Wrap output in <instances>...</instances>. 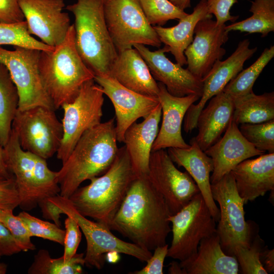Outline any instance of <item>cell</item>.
I'll list each match as a JSON object with an SVG mask.
<instances>
[{
    "label": "cell",
    "instance_id": "obj_1",
    "mask_svg": "<svg viewBox=\"0 0 274 274\" xmlns=\"http://www.w3.org/2000/svg\"><path fill=\"white\" fill-rule=\"evenodd\" d=\"M171 213L147 177H136L108 227L149 251L165 245Z\"/></svg>",
    "mask_w": 274,
    "mask_h": 274
},
{
    "label": "cell",
    "instance_id": "obj_2",
    "mask_svg": "<svg viewBox=\"0 0 274 274\" xmlns=\"http://www.w3.org/2000/svg\"><path fill=\"white\" fill-rule=\"evenodd\" d=\"M117 142L114 117L87 130L57 172L59 195L68 198L84 181L105 173L118 154Z\"/></svg>",
    "mask_w": 274,
    "mask_h": 274
},
{
    "label": "cell",
    "instance_id": "obj_3",
    "mask_svg": "<svg viewBox=\"0 0 274 274\" xmlns=\"http://www.w3.org/2000/svg\"><path fill=\"white\" fill-rule=\"evenodd\" d=\"M136 178L129 156L124 146L109 169L79 187L68 198L77 211L107 227Z\"/></svg>",
    "mask_w": 274,
    "mask_h": 274
},
{
    "label": "cell",
    "instance_id": "obj_4",
    "mask_svg": "<svg viewBox=\"0 0 274 274\" xmlns=\"http://www.w3.org/2000/svg\"><path fill=\"white\" fill-rule=\"evenodd\" d=\"M39 68L55 110L74 100L82 85L95 77L77 50L73 24L62 43L41 51Z\"/></svg>",
    "mask_w": 274,
    "mask_h": 274
},
{
    "label": "cell",
    "instance_id": "obj_5",
    "mask_svg": "<svg viewBox=\"0 0 274 274\" xmlns=\"http://www.w3.org/2000/svg\"><path fill=\"white\" fill-rule=\"evenodd\" d=\"M105 0H77L66 6L74 16L77 50L95 76H110L118 52L109 32Z\"/></svg>",
    "mask_w": 274,
    "mask_h": 274
},
{
    "label": "cell",
    "instance_id": "obj_6",
    "mask_svg": "<svg viewBox=\"0 0 274 274\" xmlns=\"http://www.w3.org/2000/svg\"><path fill=\"white\" fill-rule=\"evenodd\" d=\"M4 148L19 193V206L23 211L31 210L41 200L59 194L57 172L49 168L46 159L24 150L12 128Z\"/></svg>",
    "mask_w": 274,
    "mask_h": 274
},
{
    "label": "cell",
    "instance_id": "obj_7",
    "mask_svg": "<svg viewBox=\"0 0 274 274\" xmlns=\"http://www.w3.org/2000/svg\"><path fill=\"white\" fill-rule=\"evenodd\" d=\"M211 189L214 201L219 205L217 233L223 252L234 256L241 248H249L258 233L256 224L245 220L244 202L237 192L235 181L230 173L215 183Z\"/></svg>",
    "mask_w": 274,
    "mask_h": 274
},
{
    "label": "cell",
    "instance_id": "obj_8",
    "mask_svg": "<svg viewBox=\"0 0 274 274\" xmlns=\"http://www.w3.org/2000/svg\"><path fill=\"white\" fill-rule=\"evenodd\" d=\"M49 199L61 209L64 214L73 218L78 223L86 240L84 260L87 266L97 269L102 268L105 261V256L109 253L127 255L141 262H146L152 256L150 251L120 239L106 225L92 221L80 214L68 198L58 194Z\"/></svg>",
    "mask_w": 274,
    "mask_h": 274
},
{
    "label": "cell",
    "instance_id": "obj_9",
    "mask_svg": "<svg viewBox=\"0 0 274 274\" xmlns=\"http://www.w3.org/2000/svg\"><path fill=\"white\" fill-rule=\"evenodd\" d=\"M168 220L173 238L167 257L180 261L195 254L202 239L217 232L216 221L200 193Z\"/></svg>",
    "mask_w": 274,
    "mask_h": 274
},
{
    "label": "cell",
    "instance_id": "obj_10",
    "mask_svg": "<svg viewBox=\"0 0 274 274\" xmlns=\"http://www.w3.org/2000/svg\"><path fill=\"white\" fill-rule=\"evenodd\" d=\"M104 95L101 87L92 79L82 85L74 100L61 107L63 135L56 154L62 163L82 135L101 123Z\"/></svg>",
    "mask_w": 274,
    "mask_h": 274
},
{
    "label": "cell",
    "instance_id": "obj_11",
    "mask_svg": "<svg viewBox=\"0 0 274 274\" xmlns=\"http://www.w3.org/2000/svg\"><path fill=\"white\" fill-rule=\"evenodd\" d=\"M104 11L108 29L118 53L136 44L161 46L139 0H105Z\"/></svg>",
    "mask_w": 274,
    "mask_h": 274
},
{
    "label": "cell",
    "instance_id": "obj_12",
    "mask_svg": "<svg viewBox=\"0 0 274 274\" xmlns=\"http://www.w3.org/2000/svg\"><path fill=\"white\" fill-rule=\"evenodd\" d=\"M55 110L43 106L18 111L12 123L21 147L46 160L56 153L63 135Z\"/></svg>",
    "mask_w": 274,
    "mask_h": 274
},
{
    "label": "cell",
    "instance_id": "obj_13",
    "mask_svg": "<svg viewBox=\"0 0 274 274\" xmlns=\"http://www.w3.org/2000/svg\"><path fill=\"white\" fill-rule=\"evenodd\" d=\"M40 52L21 47H14L13 50H9L0 46V62L7 68L18 91L19 111L38 106L55 110L41 77Z\"/></svg>",
    "mask_w": 274,
    "mask_h": 274
},
{
    "label": "cell",
    "instance_id": "obj_14",
    "mask_svg": "<svg viewBox=\"0 0 274 274\" xmlns=\"http://www.w3.org/2000/svg\"><path fill=\"white\" fill-rule=\"evenodd\" d=\"M147 178L164 198L172 215L181 210L199 190L191 177L175 165L165 149L151 153Z\"/></svg>",
    "mask_w": 274,
    "mask_h": 274
},
{
    "label": "cell",
    "instance_id": "obj_15",
    "mask_svg": "<svg viewBox=\"0 0 274 274\" xmlns=\"http://www.w3.org/2000/svg\"><path fill=\"white\" fill-rule=\"evenodd\" d=\"M250 41H240L235 51L226 59L217 60L209 72L202 79L203 90L198 104H192L184 118L183 129L186 132L196 128V121L200 111L212 97L217 95L243 70L245 62L257 51V48H250Z\"/></svg>",
    "mask_w": 274,
    "mask_h": 274
},
{
    "label": "cell",
    "instance_id": "obj_16",
    "mask_svg": "<svg viewBox=\"0 0 274 274\" xmlns=\"http://www.w3.org/2000/svg\"><path fill=\"white\" fill-rule=\"evenodd\" d=\"M30 35L54 47L64 40L71 26L64 0H18Z\"/></svg>",
    "mask_w": 274,
    "mask_h": 274
},
{
    "label": "cell",
    "instance_id": "obj_17",
    "mask_svg": "<svg viewBox=\"0 0 274 274\" xmlns=\"http://www.w3.org/2000/svg\"><path fill=\"white\" fill-rule=\"evenodd\" d=\"M94 81L111 101L115 112V131L118 142L123 143L127 128L140 118H145L159 104L157 97L133 91L110 76H95Z\"/></svg>",
    "mask_w": 274,
    "mask_h": 274
},
{
    "label": "cell",
    "instance_id": "obj_18",
    "mask_svg": "<svg viewBox=\"0 0 274 274\" xmlns=\"http://www.w3.org/2000/svg\"><path fill=\"white\" fill-rule=\"evenodd\" d=\"M225 26V24L217 25L216 21L210 18L196 24L195 37L184 51L187 68L196 77L202 80L214 64L225 54L226 50L222 47L229 38Z\"/></svg>",
    "mask_w": 274,
    "mask_h": 274
},
{
    "label": "cell",
    "instance_id": "obj_19",
    "mask_svg": "<svg viewBox=\"0 0 274 274\" xmlns=\"http://www.w3.org/2000/svg\"><path fill=\"white\" fill-rule=\"evenodd\" d=\"M147 64L153 78L162 83L172 95L182 97L194 94L201 97L203 90L202 80L193 75L187 68L171 61L165 55L167 48L152 51L145 45L133 46Z\"/></svg>",
    "mask_w": 274,
    "mask_h": 274
},
{
    "label": "cell",
    "instance_id": "obj_20",
    "mask_svg": "<svg viewBox=\"0 0 274 274\" xmlns=\"http://www.w3.org/2000/svg\"><path fill=\"white\" fill-rule=\"evenodd\" d=\"M157 98L161 107L162 123L152 151L169 148H187L182 135V125L189 107L199 99L196 95L178 97L170 94L165 86L158 82Z\"/></svg>",
    "mask_w": 274,
    "mask_h": 274
},
{
    "label": "cell",
    "instance_id": "obj_21",
    "mask_svg": "<svg viewBox=\"0 0 274 274\" xmlns=\"http://www.w3.org/2000/svg\"><path fill=\"white\" fill-rule=\"evenodd\" d=\"M204 152L213 162L214 169L210 177L211 184L216 183L230 173L243 161L265 153L256 148L245 139L233 120L223 136Z\"/></svg>",
    "mask_w": 274,
    "mask_h": 274
},
{
    "label": "cell",
    "instance_id": "obj_22",
    "mask_svg": "<svg viewBox=\"0 0 274 274\" xmlns=\"http://www.w3.org/2000/svg\"><path fill=\"white\" fill-rule=\"evenodd\" d=\"M244 203L274 190V153L246 159L231 172Z\"/></svg>",
    "mask_w": 274,
    "mask_h": 274
},
{
    "label": "cell",
    "instance_id": "obj_23",
    "mask_svg": "<svg viewBox=\"0 0 274 274\" xmlns=\"http://www.w3.org/2000/svg\"><path fill=\"white\" fill-rule=\"evenodd\" d=\"M161 113V107L159 103L142 122L133 123L125 132L123 143L136 177L147 176L150 157L159 131Z\"/></svg>",
    "mask_w": 274,
    "mask_h": 274
},
{
    "label": "cell",
    "instance_id": "obj_24",
    "mask_svg": "<svg viewBox=\"0 0 274 274\" xmlns=\"http://www.w3.org/2000/svg\"><path fill=\"white\" fill-rule=\"evenodd\" d=\"M187 148H169L167 153L174 163L183 167L197 185L200 193L216 222L219 209L214 201L211 189V173L214 169L211 158L192 139Z\"/></svg>",
    "mask_w": 274,
    "mask_h": 274
},
{
    "label": "cell",
    "instance_id": "obj_25",
    "mask_svg": "<svg viewBox=\"0 0 274 274\" xmlns=\"http://www.w3.org/2000/svg\"><path fill=\"white\" fill-rule=\"evenodd\" d=\"M110 76L133 91L157 97L158 83L151 75L147 64L134 48L118 53Z\"/></svg>",
    "mask_w": 274,
    "mask_h": 274
},
{
    "label": "cell",
    "instance_id": "obj_26",
    "mask_svg": "<svg viewBox=\"0 0 274 274\" xmlns=\"http://www.w3.org/2000/svg\"><path fill=\"white\" fill-rule=\"evenodd\" d=\"M233 98L221 91L210 99L200 111L196 121L198 133L192 139L203 151L217 142L232 120Z\"/></svg>",
    "mask_w": 274,
    "mask_h": 274
},
{
    "label": "cell",
    "instance_id": "obj_27",
    "mask_svg": "<svg viewBox=\"0 0 274 274\" xmlns=\"http://www.w3.org/2000/svg\"><path fill=\"white\" fill-rule=\"evenodd\" d=\"M186 274H237L236 258L225 254L217 232L202 239L197 252L179 263Z\"/></svg>",
    "mask_w": 274,
    "mask_h": 274
},
{
    "label": "cell",
    "instance_id": "obj_28",
    "mask_svg": "<svg viewBox=\"0 0 274 274\" xmlns=\"http://www.w3.org/2000/svg\"><path fill=\"white\" fill-rule=\"evenodd\" d=\"M212 17L213 15L209 12L206 0H200L192 13L179 20L177 25L170 27L155 25L153 28L160 42L174 56L177 63L183 66L187 64L184 51L193 40L196 24L201 20Z\"/></svg>",
    "mask_w": 274,
    "mask_h": 274
},
{
    "label": "cell",
    "instance_id": "obj_29",
    "mask_svg": "<svg viewBox=\"0 0 274 274\" xmlns=\"http://www.w3.org/2000/svg\"><path fill=\"white\" fill-rule=\"evenodd\" d=\"M233 121L238 126L243 123H259L274 119V92L256 95L252 91L233 98Z\"/></svg>",
    "mask_w": 274,
    "mask_h": 274
},
{
    "label": "cell",
    "instance_id": "obj_30",
    "mask_svg": "<svg viewBox=\"0 0 274 274\" xmlns=\"http://www.w3.org/2000/svg\"><path fill=\"white\" fill-rule=\"evenodd\" d=\"M19 102L16 87L7 68L0 62V145L3 147L10 138Z\"/></svg>",
    "mask_w": 274,
    "mask_h": 274
},
{
    "label": "cell",
    "instance_id": "obj_31",
    "mask_svg": "<svg viewBox=\"0 0 274 274\" xmlns=\"http://www.w3.org/2000/svg\"><path fill=\"white\" fill-rule=\"evenodd\" d=\"M249 11L252 13L251 17L226 25V30L259 33L263 38L274 31V0H254Z\"/></svg>",
    "mask_w": 274,
    "mask_h": 274
},
{
    "label": "cell",
    "instance_id": "obj_32",
    "mask_svg": "<svg viewBox=\"0 0 274 274\" xmlns=\"http://www.w3.org/2000/svg\"><path fill=\"white\" fill-rule=\"evenodd\" d=\"M84 254L76 253L69 261L65 262L62 256L52 258L49 251L40 249L34 255L33 260L29 267V274H81L82 266L85 265Z\"/></svg>",
    "mask_w": 274,
    "mask_h": 274
},
{
    "label": "cell",
    "instance_id": "obj_33",
    "mask_svg": "<svg viewBox=\"0 0 274 274\" xmlns=\"http://www.w3.org/2000/svg\"><path fill=\"white\" fill-rule=\"evenodd\" d=\"M273 57L274 46L265 48L257 59L230 80L222 91L232 98L239 97L253 91V87L257 79Z\"/></svg>",
    "mask_w": 274,
    "mask_h": 274
},
{
    "label": "cell",
    "instance_id": "obj_34",
    "mask_svg": "<svg viewBox=\"0 0 274 274\" xmlns=\"http://www.w3.org/2000/svg\"><path fill=\"white\" fill-rule=\"evenodd\" d=\"M4 45L41 51L50 50L54 48L32 37L28 31L25 20L15 23H0V46Z\"/></svg>",
    "mask_w": 274,
    "mask_h": 274
},
{
    "label": "cell",
    "instance_id": "obj_35",
    "mask_svg": "<svg viewBox=\"0 0 274 274\" xmlns=\"http://www.w3.org/2000/svg\"><path fill=\"white\" fill-rule=\"evenodd\" d=\"M150 24L162 26L170 20H180L188 14L169 0H139Z\"/></svg>",
    "mask_w": 274,
    "mask_h": 274
},
{
    "label": "cell",
    "instance_id": "obj_36",
    "mask_svg": "<svg viewBox=\"0 0 274 274\" xmlns=\"http://www.w3.org/2000/svg\"><path fill=\"white\" fill-rule=\"evenodd\" d=\"M238 129L245 139L257 149L274 153V119L259 123H243Z\"/></svg>",
    "mask_w": 274,
    "mask_h": 274
},
{
    "label": "cell",
    "instance_id": "obj_37",
    "mask_svg": "<svg viewBox=\"0 0 274 274\" xmlns=\"http://www.w3.org/2000/svg\"><path fill=\"white\" fill-rule=\"evenodd\" d=\"M264 246V241L257 233L249 248H241L235 251L234 256L238 262L239 272L244 274H267L260 261Z\"/></svg>",
    "mask_w": 274,
    "mask_h": 274
},
{
    "label": "cell",
    "instance_id": "obj_38",
    "mask_svg": "<svg viewBox=\"0 0 274 274\" xmlns=\"http://www.w3.org/2000/svg\"><path fill=\"white\" fill-rule=\"evenodd\" d=\"M22 221L30 236L41 237L61 245H63L65 230L55 223L42 220L32 216L25 211L17 215Z\"/></svg>",
    "mask_w": 274,
    "mask_h": 274
},
{
    "label": "cell",
    "instance_id": "obj_39",
    "mask_svg": "<svg viewBox=\"0 0 274 274\" xmlns=\"http://www.w3.org/2000/svg\"><path fill=\"white\" fill-rule=\"evenodd\" d=\"M11 210H0V222L8 229L21 251L27 252L36 249L31 241L30 234L18 216Z\"/></svg>",
    "mask_w": 274,
    "mask_h": 274
},
{
    "label": "cell",
    "instance_id": "obj_40",
    "mask_svg": "<svg viewBox=\"0 0 274 274\" xmlns=\"http://www.w3.org/2000/svg\"><path fill=\"white\" fill-rule=\"evenodd\" d=\"M64 225V253L62 256L64 261L67 262L77 253L81 241L82 233L77 221L70 216H67L65 219Z\"/></svg>",
    "mask_w": 274,
    "mask_h": 274
},
{
    "label": "cell",
    "instance_id": "obj_41",
    "mask_svg": "<svg viewBox=\"0 0 274 274\" xmlns=\"http://www.w3.org/2000/svg\"><path fill=\"white\" fill-rule=\"evenodd\" d=\"M20 198L14 177L0 181V210H14L19 206Z\"/></svg>",
    "mask_w": 274,
    "mask_h": 274
},
{
    "label": "cell",
    "instance_id": "obj_42",
    "mask_svg": "<svg viewBox=\"0 0 274 274\" xmlns=\"http://www.w3.org/2000/svg\"><path fill=\"white\" fill-rule=\"evenodd\" d=\"M209 13L214 15L217 25H222L227 21L235 22L238 16H232L230 10L237 0H206Z\"/></svg>",
    "mask_w": 274,
    "mask_h": 274
},
{
    "label": "cell",
    "instance_id": "obj_43",
    "mask_svg": "<svg viewBox=\"0 0 274 274\" xmlns=\"http://www.w3.org/2000/svg\"><path fill=\"white\" fill-rule=\"evenodd\" d=\"M168 245L157 247L154 253L146 261L147 264L142 269L129 273L132 274H163V264L167 257Z\"/></svg>",
    "mask_w": 274,
    "mask_h": 274
},
{
    "label": "cell",
    "instance_id": "obj_44",
    "mask_svg": "<svg viewBox=\"0 0 274 274\" xmlns=\"http://www.w3.org/2000/svg\"><path fill=\"white\" fill-rule=\"evenodd\" d=\"M24 20L18 0H0V23H15Z\"/></svg>",
    "mask_w": 274,
    "mask_h": 274
},
{
    "label": "cell",
    "instance_id": "obj_45",
    "mask_svg": "<svg viewBox=\"0 0 274 274\" xmlns=\"http://www.w3.org/2000/svg\"><path fill=\"white\" fill-rule=\"evenodd\" d=\"M21 252L14 238L0 222V256H10Z\"/></svg>",
    "mask_w": 274,
    "mask_h": 274
},
{
    "label": "cell",
    "instance_id": "obj_46",
    "mask_svg": "<svg viewBox=\"0 0 274 274\" xmlns=\"http://www.w3.org/2000/svg\"><path fill=\"white\" fill-rule=\"evenodd\" d=\"M38 205L41 208L44 218L52 220L56 225L61 226L60 215L62 214H64L61 209L51 201L49 198L41 200Z\"/></svg>",
    "mask_w": 274,
    "mask_h": 274
},
{
    "label": "cell",
    "instance_id": "obj_47",
    "mask_svg": "<svg viewBox=\"0 0 274 274\" xmlns=\"http://www.w3.org/2000/svg\"><path fill=\"white\" fill-rule=\"evenodd\" d=\"M260 261L267 273L274 272V251L264 246L260 254Z\"/></svg>",
    "mask_w": 274,
    "mask_h": 274
},
{
    "label": "cell",
    "instance_id": "obj_48",
    "mask_svg": "<svg viewBox=\"0 0 274 274\" xmlns=\"http://www.w3.org/2000/svg\"><path fill=\"white\" fill-rule=\"evenodd\" d=\"M0 177L3 179H9L14 176L8 167L4 148L0 145Z\"/></svg>",
    "mask_w": 274,
    "mask_h": 274
},
{
    "label": "cell",
    "instance_id": "obj_49",
    "mask_svg": "<svg viewBox=\"0 0 274 274\" xmlns=\"http://www.w3.org/2000/svg\"><path fill=\"white\" fill-rule=\"evenodd\" d=\"M168 273L170 274H186L184 269L180 266L179 263L173 261L170 263L168 268Z\"/></svg>",
    "mask_w": 274,
    "mask_h": 274
},
{
    "label": "cell",
    "instance_id": "obj_50",
    "mask_svg": "<svg viewBox=\"0 0 274 274\" xmlns=\"http://www.w3.org/2000/svg\"><path fill=\"white\" fill-rule=\"evenodd\" d=\"M174 5L184 11L186 9L191 7V0H169Z\"/></svg>",
    "mask_w": 274,
    "mask_h": 274
},
{
    "label": "cell",
    "instance_id": "obj_51",
    "mask_svg": "<svg viewBox=\"0 0 274 274\" xmlns=\"http://www.w3.org/2000/svg\"><path fill=\"white\" fill-rule=\"evenodd\" d=\"M7 271V265L0 262V274H5Z\"/></svg>",
    "mask_w": 274,
    "mask_h": 274
},
{
    "label": "cell",
    "instance_id": "obj_52",
    "mask_svg": "<svg viewBox=\"0 0 274 274\" xmlns=\"http://www.w3.org/2000/svg\"><path fill=\"white\" fill-rule=\"evenodd\" d=\"M2 179H4L0 177V181H1V180H2Z\"/></svg>",
    "mask_w": 274,
    "mask_h": 274
},
{
    "label": "cell",
    "instance_id": "obj_53",
    "mask_svg": "<svg viewBox=\"0 0 274 274\" xmlns=\"http://www.w3.org/2000/svg\"><path fill=\"white\" fill-rule=\"evenodd\" d=\"M1 257V256H0V258Z\"/></svg>",
    "mask_w": 274,
    "mask_h": 274
}]
</instances>
